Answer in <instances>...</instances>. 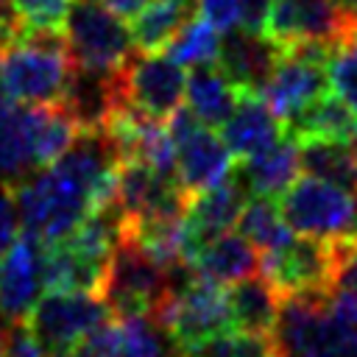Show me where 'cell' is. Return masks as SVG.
Listing matches in <instances>:
<instances>
[{
  "mask_svg": "<svg viewBox=\"0 0 357 357\" xmlns=\"http://www.w3.org/2000/svg\"><path fill=\"white\" fill-rule=\"evenodd\" d=\"M332 6H335L337 17H340V22H343V31L357 22V0H332ZM340 39H343V36H340Z\"/></svg>",
  "mask_w": 357,
  "mask_h": 357,
  "instance_id": "36",
  "label": "cell"
},
{
  "mask_svg": "<svg viewBox=\"0 0 357 357\" xmlns=\"http://www.w3.org/2000/svg\"><path fill=\"white\" fill-rule=\"evenodd\" d=\"M271 337L276 357H357V326L332 312L324 293L282 296Z\"/></svg>",
  "mask_w": 357,
  "mask_h": 357,
  "instance_id": "2",
  "label": "cell"
},
{
  "mask_svg": "<svg viewBox=\"0 0 357 357\" xmlns=\"http://www.w3.org/2000/svg\"><path fill=\"white\" fill-rule=\"evenodd\" d=\"M70 3L73 0H8L17 20L25 28H39V31H61Z\"/></svg>",
  "mask_w": 357,
  "mask_h": 357,
  "instance_id": "29",
  "label": "cell"
},
{
  "mask_svg": "<svg viewBox=\"0 0 357 357\" xmlns=\"http://www.w3.org/2000/svg\"><path fill=\"white\" fill-rule=\"evenodd\" d=\"M290 137H318L335 142H357V114L335 92H324L287 126Z\"/></svg>",
  "mask_w": 357,
  "mask_h": 357,
  "instance_id": "24",
  "label": "cell"
},
{
  "mask_svg": "<svg viewBox=\"0 0 357 357\" xmlns=\"http://www.w3.org/2000/svg\"><path fill=\"white\" fill-rule=\"evenodd\" d=\"M39 106L11 100L0 92V176L6 181L25 178L33 167V131Z\"/></svg>",
  "mask_w": 357,
  "mask_h": 357,
  "instance_id": "17",
  "label": "cell"
},
{
  "mask_svg": "<svg viewBox=\"0 0 357 357\" xmlns=\"http://www.w3.org/2000/svg\"><path fill=\"white\" fill-rule=\"evenodd\" d=\"M170 268L156 262L137 240L120 234L109 265L100 296L106 298L112 315H153V310L162 304L170 282Z\"/></svg>",
  "mask_w": 357,
  "mask_h": 357,
  "instance_id": "6",
  "label": "cell"
},
{
  "mask_svg": "<svg viewBox=\"0 0 357 357\" xmlns=\"http://www.w3.org/2000/svg\"><path fill=\"white\" fill-rule=\"evenodd\" d=\"M326 304L332 307V312H337L343 321H349L351 326H357V296L346 293V290H326Z\"/></svg>",
  "mask_w": 357,
  "mask_h": 357,
  "instance_id": "35",
  "label": "cell"
},
{
  "mask_svg": "<svg viewBox=\"0 0 357 357\" xmlns=\"http://www.w3.org/2000/svg\"><path fill=\"white\" fill-rule=\"evenodd\" d=\"M0 254V312L20 321L42 293V240L20 229Z\"/></svg>",
  "mask_w": 357,
  "mask_h": 357,
  "instance_id": "14",
  "label": "cell"
},
{
  "mask_svg": "<svg viewBox=\"0 0 357 357\" xmlns=\"http://www.w3.org/2000/svg\"><path fill=\"white\" fill-rule=\"evenodd\" d=\"M276 204L293 234L304 237L349 234L357 220V195L310 173L293 181L276 198Z\"/></svg>",
  "mask_w": 357,
  "mask_h": 357,
  "instance_id": "8",
  "label": "cell"
},
{
  "mask_svg": "<svg viewBox=\"0 0 357 357\" xmlns=\"http://www.w3.org/2000/svg\"><path fill=\"white\" fill-rule=\"evenodd\" d=\"M259 273L279 290L290 293H326L332 279L329 237L290 240L279 251H259Z\"/></svg>",
  "mask_w": 357,
  "mask_h": 357,
  "instance_id": "11",
  "label": "cell"
},
{
  "mask_svg": "<svg viewBox=\"0 0 357 357\" xmlns=\"http://www.w3.org/2000/svg\"><path fill=\"white\" fill-rule=\"evenodd\" d=\"M340 45H349V47H354V50H357V22H354V25H349V28L343 31Z\"/></svg>",
  "mask_w": 357,
  "mask_h": 357,
  "instance_id": "38",
  "label": "cell"
},
{
  "mask_svg": "<svg viewBox=\"0 0 357 357\" xmlns=\"http://www.w3.org/2000/svg\"><path fill=\"white\" fill-rule=\"evenodd\" d=\"M262 36L279 50L296 45L337 47L343 36V22L332 0H273Z\"/></svg>",
  "mask_w": 357,
  "mask_h": 357,
  "instance_id": "12",
  "label": "cell"
},
{
  "mask_svg": "<svg viewBox=\"0 0 357 357\" xmlns=\"http://www.w3.org/2000/svg\"><path fill=\"white\" fill-rule=\"evenodd\" d=\"M245 201H248V190L237 173L195 192L187 201V212H184V265L187 268H192V259L209 240H215L218 234L229 231L237 223Z\"/></svg>",
  "mask_w": 357,
  "mask_h": 357,
  "instance_id": "13",
  "label": "cell"
},
{
  "mask_svg": "<svg viewBox=\"0 0 357 357\" xmlns=\"http://www.w3.org/2000/svg\"><path fill=\"white\" fill-rule=\"evenodd\" d=\"M167 56L178 61L181 67H201V64H218L223 50V33L209 25L204 17H190L178 33L167 42Z\"/></svg>",
  "mask_w": 357,
  "mask_h": 357,
  "instance_id": "26",
  "label": "cell"
},
{
  "mask_svg": "<svg viewBox=\"0 0 357 357\" xmlns=\"http://www.w3.org/2000/svg\"><path fill=\"white\" fill-rule=\"evenodd\" d=\"M284 134H287L284 123L271 112L262 92H254V89H240L234 112L220 126V137L231 151L234 162H243L268 151Z\"/></svg>",
  "mask_w": 357,
  "mask_h": 357,
  "instance_id": "15",
  "label": "cell"
},
{
  "mask_svg": "<svg viewBox=\"0 0 357 357\" xmlns=\"http://www.w3.org/2000/svg\"><path fill=\"white\" fill-rule=\"evenodd\" d=\"M298 170H301L298 142L290 134H284L268 151L234 165V173L245 184L248 195H262V198H279L296 181Z\"/></svg>",
  "mask_w": 357,
  "mask_h": 357,
  "instance_id": "19",
  "label": "cell"
},
{
  "mask_svg": "<svg viewBox=\"0 0 357 357\" xmlns=\"http://www.w3.org/2000/svg\"><path fill=\"white\" fill-rule=\"evenodd\" d=\"M0 340H3V329H0Z\"/></svg>",
  "mask_w": 357,
  "mask_h": 357,
  "instance_id": "40",
  "label": "cell"
},
{
  "mask_svg": "<svg viewBox=\"0 0 357 357\" xmlns=\"http://www.w3.org/2000/svg\"><path fill=\"white\" fill-rule=\"evenodd\" d=\"M349 234H351V237L357 240V220H354V226H351V231H349Z\"/></svg>",
  "mask_w": 357,
  "mask_h": 357,
  "instance_id": "39",
  "label": "cell"
},
{
  "mask_svg": "<svg viewBox=\"0 0 357 357\" xmlns=\"http://www.w3.org/2000/svg\"><path fill=\"white\" fill-rule=\"evenodd\" d=\"M298 142L301 170L346 187L357 195V142H335L318 137H293Z\"/></svg>",
  "mask_w": 357,
  "mask_h": 357,
  "instance_id": "22",
  "label": "cell"
},
{
  "mask_svg": "<svg viewBox=\"0 0 357 357\" xmlns=\"http://www.w3.org/2000/svg\"><path fill=\"white\" fill-rule=\"evenodd\" d=\"M17 231H20V218H17V209L8 198V192L3 190L0 192V251L17 237Z\"/></svg>",
  "mask_w": 357,
  "mask_h": 357,
  "instance_id": "34",
  "label": "cell"
},
{
  "mask_svg": "<svg viewBox=\"0 0 357 357\" xmlns=\"http://www.w3.org/2000/svg\"><path fill=\"white\" fill-rule=\"evenodd\" d=\"M187 75L178 61L167 53H139L134 50L128 61L106 78V106L123 103L139 114L167 120L184 100Z\"/></svg>",
  "mask_w": 357,
  "mask_h": 357,
  "instance_id": "4",
  "label": "cell"
},
{
  "mask_svg": "<svg viewBox=\"0 0 357 357\" xmlns=\"http://www.w3.org/2000/svg\"><path fill=\"white\" fill-rule=\"evenodd\" d=\"M332 251V279L329 290H346L357 296V240L351 234L329 237Z\"/></svg>",
  "mask_w": 357,
  "mask_h": 357,
  "instance_id": "30",
  "label": "cell"
},
{
  "mask_svg": "<svg viewBox=\"0 0 357 357\" xmlns=\"http://www.w3.org/2000/svg\"><path fill=\"white\" fill-rule=\"evenodd\" d=\"M190 271L229 287L259 273V248L240 231H223L198 251Z\"/></svg>",
  "mask_w": 357,
  "mask_h": 357,
  "instance_id": "18",
  "label": "cell"
},
{
  "mask_svg": "<svg viewBox=\"0 0 357 357\" xmlns=\"http://www.w3.org/2000/svg\"><path fill=\"white\" fill-rule=\"evenodd\" d=\"M195 14L215 25L223 36L240 28V0H198Z\"/></svg>",
  "mask_w": 357,
  "mask_h": 357,
  "instance_id": "32",
  "label": "cell"
},
{
  "mask_svg": "<svg viewBox=\"0 0 357 357\" xmlns=\"http://www.w3.org/2000/svg\"><path fill=\"white\" fill-rule=\"evenodd\" d=\"M332 50L335 47L326 45H296L279 50V59L262 86V98L284 126L329 92L326 61Z\"/></svg>",
  "mask_w": 357,
  "mask_h": 357,
  "instance_id": "9",
  "label": "cell"
},
{
  "mask_svg": "<svg viewBox=\"0 0 357 357\" xmlns=\"http://www.w3.org/2000/svg\"><path fill=\"white\" fill-rule=\"evenodd\" d=\"M0 357H45L36 335L31 332L28 321H8V326L3 329V340H0Z\"/></svg>",
  "mask_w": 357,
  "mask_h": 357,
  "instance_id": "31",
  "label": "cell"
},
{
  "mask_svg": "<svg viewBox=\"0 0 357 357\" xmlns=\"http://www.w3.org/2000/svg\"><path fill=\"white\" fill-rule=\"evenodd\" d=\"M184 98H187V109L204 126L218 128L234 112L240 89L226 78V73L218 64H201V67H190Z\"/></svg>",
  "mask_w": 357,
  "mask_h": 357,
  "instance_id": "20",
  "label": "cell"
},
{
  "mask_svg": "<svg viewBox=\"0 0 357 357\" xmlns=\"http://www.w3.org/2000/svg\"><path fill=\"white\" fill-rule=\"evenodd\" d=\"M167 128L176 142V181L187 198L234 173V156L223 137L204 126L190 109L178 106L167 117Z\"/></svg>",
  "mask_w": 357,
  "mask_h": 357,
  "instance_id": "10",
  "label": "cell"
},
{
  "mask_svg": "<svg viewBox=\"0 0 357 357\" xmlns=\"http://www.w3.org/2000/svg\"><path fill=\"white\" fill-rule=\"evenodd\" d=\"M178 357H276L271 335H257L245 329H226L198 343L176 349Z\"/></svg>",
  "mask_w": 357,
  "mask_h": 357,
  "instance_id": "27",
  "label": "cell"
},
{
  "mask_svg": "<svg viewBox=\"0 0 357 357\" xmlns=\"http://www.w3.org/2000/svg\"><path fill=\"white\" fill-rule=\"evenodd\" d=\"M326 73L329 89L357 114V50L349 45H337L326 61Z\"/></svg>",
  "mask_w": 357,
  "mask_h": 357,
  "instance_id": "28",
  "label": "cell"
},
{
  "mask_svg": "<svg viewBox=\"0 0 357 357\" xmlns=\"http://www.w3.org/2000/svg\"><path fill=\"white\" fill-rule=\"evenodd\" d=\"M103 3H106L114 14H120L123 20H131V17H134V14H137L148 0H103Z\"/></svg>",
  "mask_w": 357,
  "mask_h": 357,
  "instance_id": "37",
  "label": "cell"
},
{
  "mask_svg": "<svg viewBox=\"0 0 357 357\" xmlns=\"http://www.w3.org/2000/svg\"><path fill=\"white\" fill-rule=\"evenodd\" d=\"M240 234H245L259 251H279L293 240V229L284 223L276 198L251 195L237 218Z\"/></svg>",
  "mask_w": 357,
  "mask_h": 357,
  "instance_id": "25",
  "label": "cell"
},
{
  "mask_svg": "<svg viewBox=\"0 0 357 357\" xmlns=\"http://www.w3.org/2000/svg\"><path fill=\"white\" fill-rule=\"evenodd\" d=\"M109 318L112 310L103 296L59 290H42L25 315L45 354H67L78 349Z\"/></svg>",
  "mask_w": 357,
  "mask_h": 357,
  "instance_id": "7",
  "label": "cell"
},
{
  "mask_svg": "<svg viewBox=\"0 0 357 357\" xmlns=\"http://www.w3.org/2000/svg\"><path fill=\"white\" fill-rule=\"evenodd\" d=\"M190 3H192V0H190Z\"/></svg>",
  "mask_w": 357,
  "mask_h": 357,
  "instance_id": "41",
  "label": "cell"
},
{
  "mask_svg": "<svg viewBox=\"0 0 357 357\" xmlns=\"http://www.w3.org/2000/svg\"><path fill=\"white\" fill-rule=\"evenodd\" d=\"M271 3L273 0H240V28L248 33H262Z\"/></svg>",
  "mask_w": 357,
  "mask_h": 357,
  "instance_id": "33",
  "label": "cell"
},
{
  "mask_svg": "<svg viewBox=\"0 0 357 357\" xmlns=\"http://www.w3.org/2000/svg\"><path fill=\"white\" fill-rule=\"evenodd\" d=\"M192 17L190 0H153L145 3L128 22L134 50L139 53H162L167 42L178 33V28Z\"/></svg>",
  "mask_w": 357,
  "mask_h": 357,
  "instance_id": "23",
  "label": "cell"
},
{
  "mask_svg": "<svg viewBox=\"0 0 357 357\" xmlns=\"http://www.w3.org/2000/svg\"><path fill=\"white\" fill-rule=\"evenodd\" d=\"M61 31L75 73L89 81H106L134 53L128 25L103 0H73Z\"/></svg>",
  "mask_w": 357,
  "mask_h": 357,
  "instance_id": "3",
  "label": "cell"
},
{
  "mask_svg": "<svg viewBox=\"0 0 357 357\" xmlns=\"http://www.w3.org/2000/svg\"><path fill=\"white\" fill-rule=\"evenodd\" d=\"M75 75L64 31L25 28L0 50V92L11 100L28 106L64 103Z\"/></svg>",
  "mask_w": 357,
  "mask_h": 357,
  "instance_id": "1",
  "label": "cell"
},
{
  "mask_svg": "<svg viewBox=\"0 0 357 357\" xmlns=\"http://www.w3.org/2000/svg\"><path fill=\"white\" fill-rule=\"evenodd\" d=\"M226 293H229V307H231V318L237 329L257 332V335H273L282 296L262 273H254L243 282L229 284Z\"/></svg>",
  "mask_w": 357,
  "mask_h": 357,
  "instance_id": "21",
  "label": "cell"
},
{
  "mask_svg": "<svg viewBox=\"0 0 357 357\" xmlns=\"http://www.w3.org/2000/svg\"><path fill=\"white\" fill-rule=\"evenodd\" d=\"M276 59H279V47L271 45L262 33H248V31L237 28L223 36V50H220L218 67L226 73V78L237 89L262 92Z\"/></svg>",
  "mask_w": 357,
  "mask_h": 357,
  "instance_id": "16",
  "label": "cell"
},
{
  "mask_svg": "<svg viewBox=\"0 0 357 357\" xmlns=\"http://www.w3.org/2000/svg\"><path fill=\"white\" fill-rule=\"evenodd\" d=\"M151 321L165 335H170L173 349L234 329L226 287L198 273H192V279H187L181 287L173 284L162 298V304L153 310Z\"/></svg>",
  "mask_w": 357,
  "mask_h": 357,
  "instance_id": "5",
  "label": "cell"
}]
</instances>
